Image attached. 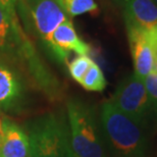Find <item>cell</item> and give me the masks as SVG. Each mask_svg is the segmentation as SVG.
I'll use <instances>...</instances> for the list:
<instances>
[{
    "label": "cell",
    "instance_id": "cell-11",
    "mask_svg": "<svg viewBox=\"0 0 157 157\" xmlns=\"http://www.w3.org/2000/svg\"><path fill=\"white\" fill-rule=\"evenodd\" d=\"M24 88L17 75L0 62V111L15 110L23 101Z\"/></svg>",
    "mask_w": 157,
    "mask_h": 157
},
{
    "label": "cell",
    "instance_id": "cell-12",
    "mask_svg": "<svg viewBox=\"0 0 157 157\" xmlns=\"http://www.w3.org/2000/svg\"><path fill=\"white\" fill-rule=\"evenodd\" d=\"M64 13L70 17H78L83 13L96 14L98 5L95 0H55Z\"/></svg>",
    "mask_w": 157,
    "mask_h": 157
},
{
    "label": "cell",
    "instance_id": "cell-3",
    "mask_svg": "<svg viewBox=\"0 0 157 157\" xmlns=\"http://www.w3.org/2000/svg\"><path fill=\"white\" fill-rule=\"evenodd\" d=\"M67 124L53 113H46L27 124L32 157H64Z\"/></svg>",
    "mask_w": 157,
    "mask_h": 157
},
{
    "label": "cell",
    "instance_id": "cell-19",
    "mask_svg": "<svg viewBox=\"0 0 157 157\" xmlns=\"http://www.w3.org/2000/svg\"><path fill=\"white\" fill-rule=\"evenodd\" d=\"M113 1H114L115 3H117V4H118L119 6H121V3L124 2V0H113Z\"/></svg>",
    "mask_w": 157,
    "mask_h": 157
},
{
    "label": "cell",
    "instance_id": "cell-21",
    "mask_svg": "<svg viewBox=\"0 0 157 157\" xmlns=\"http://www.w3.org/2000/svg\"><path fill=\"white\" fill-rule=\"evenodd\" d=\"M28 157H32V155H31V154H30V155H29V156H28Z\"/></svg>",
    "mask_w": 157,
    "mask_h": 157
},
{
    "label": "cell",
    "instance_id": "cell-2",
    "mask_svg": "<svg viewBox=\"0 0 157 157\" xmlns=\"http://www.w3.org/2000/svg\"><path fill=\"white\" fill-rule=\"evenodd\" d=\"M68 136L78 157H108L106 142L96 112L86 102L71 98L67 103Z\"/></svg>",
    "mask_w": 157,
    "mask_h": 157
},
{
    "label": "cell",
    "instance_id": "cell-16",
    "mask_svg": "<svg viewBox=\"0 0 157 157\" xmlns=\"http://www.w3.org/2000/svg\"><path fill=\"white\" fill-rule=\"evenodd\" d=\"M17 2H18V0H0V4H1L11 15H13V17H17L15 8H17Z\"/></svg>",
    "mask_w": 157,
    "mask_h": 157
},
{
    "label": "cell",
    "instance_id": "cell-17",
    "mask_svg": "<svg viewBox=\"0 0 157 157\" xmlns=\"http://www.w3.org/2000/svg\"><path fill=\"white\" fill-rule=\"evenodd\" d=\"M64 157H78L76 153L74 152L73 148H71V142H70V136H68V128L65 133L64 138Z\"/></svg>",
    "mask_w": 157,
    "mask_h": 157
},
{
    "label": "cell",
    "instance_id": "cell-4",
    "mask_svg": "<svg viewBox=\"0 0 157 157\" xmlns=\"http://www.w3.org/2000/svg\"><path fill=\"white\" fill-rule=\"evenodd\" d=\"M109 101L141 127L146 128L150 122L154 121L144 78L137 75L125 77L118 84Z\"/></svg>",
    "mask_w": 157,
    "mask_h": 157
},
{
    "label": "cell",
    "instance_id": "cell-10",
    "mask_svg": "<svg viewBox=\"0 0 157 157\" xmlns=\"http://www.w3.org/2000/svg\"><path fill=\"white\" fill-rule=\"evenodd\" d=\"M31 154L27 132L21 125L4 118L0 157H28Z\"/></svg>",
    "mask_w": 157,
    "mask_h": 157
},
{
    "label": "cell",
    "instance_id": "cell-13",
    "mask_svg": "<svg viewBox=\"0 0 157 157\" xmlns=\"http://www.w3.org/2000/svg\"><path fill=\"white\" fill-rule=\"evenodd\" d=\"M80 85L85 90L92 91V92H101L105 89L107 82H106L102 70L95 61L93 62L89 71L85 75Z\"/></svg>",
    "mask_w": 157,
    "mask_h": 157
},
{
    "label": "cell",
    "instance_id": "cell-20",
    "mask_svg": "<svg viewBox=\"0 0 157 157\" xmlns=\"http://www.w3.org/2000/svg\"><path fill=\"white\" fill-rule=\"evenodd\" d=\"M153 1H154V2L156 3V5H157V0H153Z\"/></svg>",
    "mask_w": 157,
    "mask_h": 157
},
{
    "label": "cell",
    "instance_id": "cell-8",
    "mask_svg": "<svg viewBox=\"0 0 157 157\" xmlns=\"http://www.w3.org/2000/svg\"><path fill=\"white\" fill-rule=\"evenodd\" d=\"M127 32L134 62V74L145 78L152 73L155 62L154 49L148 31L128 29Z\"/></svg>",
    "mask_w": 157,
    "mask_h": 157
},
{
    "label": "cell",
    "instance_id": "cell-15",
    "mask_svg": "<svg viewBox=\"0 0 157 157\" xmlns=\"http://www.w3.org/2000/svg\"><path fill=\"white\" fill-rule=\"evenodd\" d=\"M144 84H145L150 104H151L153 121H154V124L157 127V73L149 74L144 78Z\"/></svg>",
    "mask_w": 157,
    "mask_h": 157
},
{
    "label": "cell",
    "instance_id": "cell-14",
    "mask_svg": "<svg viewBox=\"0 0 157 157\" xmlns=\"http://www.w3.org/2000/svg\"><path fill=\"white\" fill-rule=\"evenodd\" d=\"M93 62L94 60L89 55H78L68 63V71L71 77L80 84Z\"/></svg>",
    "mask_w": 157,
    "mask_h": 157
},
{
    "label": "cell",
    "instance_id": "cell-5",
    "mask_svg": "<svg viewBox=\"0 0 157 157\" xmlns=\"http://www.w3.org/2000/svg\"><path fill=\"white\" fill-rule=\"evenodd\" d=\"M18 2H21L29 12L34 29L48 47L53 32L68 20L67 15L55 0H18Z\"/></svg>",
    "mask_w": 157,
    "mask_h": 157
},
{
    "label": "cell",
    "instance_id": "cell-6",
    "mask_svg": "<svg viewBox=\"0 0 157 157\" xmlns=\"http://www.w3.org/2000/svg\"><path fill=\"white\" fill-rule=\"evenodd\" d=\"M0 53L6 55L23 54L24 57L32 56V47L21 33L17 17L11 15L0 4Z\"/></svg>",
    "mask_w": 157,
    "mask_h": 157
},
{
    "label": "cell",
    "instance_id": "cell-7",
    "mask_svg": "<svg viewBox=\"0 0 157 157\" xmlns=\"http://www.w3.org/2000/svg\"><path fill=\"white\" fill-rule=\"evenodd\" d=\"M48 48L60 61H67L70 52L78 55H89L91 52L90 46L80 38L70 18L53 32Z\"/></svg>",
    "mask_w": 157,
    "mask_h": 157
},
{
    "label": "cell",
    "instance_id": "cell-18",
    "mask_svg": "<svg viewBox=\"0 0 157 157\" xmlns=\"http://www.w3.org/2000/svg\"><path fill=\"white\" fill-rule=\"evenodd\" d=\"M3 121H4V118L0 117V143H1L3 137Z\"/></svg>",
    "mask_w": 157,
    "mask_h": 157
},
{
    "label": "cell",
    "instance_id": "cell-9",
    "mask_svg": "<svg viewBox=\"0 0 157 157\" xmlns=\"http://www.w3.org/2000/svg\"><path fill=\"white\" fill-rule=\"evenodd\" d=\"M121 6L127 30L150 31L157 27V5L153 0H124Z\"/></svg>",
    "mask_w": 157,
    "mask_h": 157
},
{
    "label": "cell",
    "instance_id": "cell-1",
    "mask_svg": "<svg viewBox=\"0 0 157 157\" xmlns=\"http://www.w3.org/2000/svg\"><path fill=\"white\" fill-rule=\"evenodd\" d=\"M100 124L106 145L114 157H144L147 151L145 128L105 101L100 108Z\"/></svg>",
    "mask_w": 157,
    "mask_h": 157
}]
</instances>
